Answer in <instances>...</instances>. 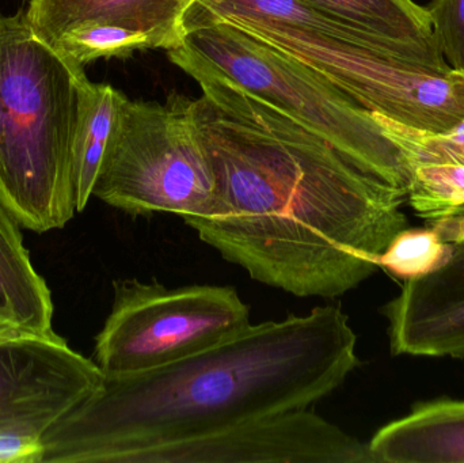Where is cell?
<instances>
[{
	"label": "cell",
	"instance_id": "1",
	"mask_svg": "<svg viewBox=\"0 0 464 463\" xmlns=\"http://www.w3.org/2000/svg\"><path fill=\"white\" fill-rule=\"evenodd\" d=\"M169 59L203 95L192 114L217 201L185 223L256 282L300 298L359 287L408 228L406 193L365 173L321 136L253 97L185 45Z\"/></svg>",
	"mask_w": 464,
	"mask_h": 463
},
{
	"label": "cell",
	"instance_id": "2",
	"mask_svg": "<svg viewBox=\"0 0 464 463\" xmlns=\"http://www.w3.org/2000/svg\"><path fill=\"white\" fill-rule=\"evenodd\" d=\"M338 306L267 321L149 371L102 386L44 434L43 463H130L136 454L305 410L359 366Z\"/></svg>",
	"mask_w": 464,
	"mask_h": 463
},
{
	"label": "cell",
	"instance_id": "3",
	"mask_svg": "<svg viewBox=\"0 0 464 463\" xmlns=\"http://www.w3.org/2000/svg\"><path fill=\"white\" fill-rule=\"evenodd\" d=\"M86 78L26 11L0 15V201L27 230L63 228L78 214L72 151Z\"/></svg>",
	"mask_w": 464,
	"mask_h": 463
},
{
	"label": "cell",
	"instance_id": "4",
	"mask_svg": "<svg viewBox=\"0 0 464 463\" xmlns=\"http://www.w3.org/2000/svg\"><path fill=\"white\" fill-rule=\"evenodd\" d=\"M181 45L408 196L411 166L376 114L304 63L225 22L188 29Z\"/></svg>",
	"mask_w": 464,
	"mask_h": 463
},
{
	"label": "cell",
	"instance_id": "5",
	"mask_svg": "<svg viewBox=\"0 0 464 463\" xmlns=\"http://www.w3.org/2000/svg\"><path fill=\"white\" fill-rule=\"evenodd\" d=\"M192 103L176 92L163 103L122 95L92 196L133 217L208 215L217 178Z\"/></svg>",
	"mask_w": 464,
	"mask_h": 463
},
{
	"label": "cell",
	"instance_id": "6",
	"mask_svg": "<svg viewBox=\"0 0 464 463\" xmlns=\"http://www.w3.org/2000/svg\"><path fill=\"white\" fill-rule=\"evenodd\" d=\"M113 304L95 337L105 375L149 371L231 339L250 325V309L232 287L120 279Z\"/></svg>",
	"mask_w": 464,
	"mask_h": 463
},
{
	"label": "cell",
	"instance_id": "7",
	"mask_svg": "<svg viewBox=\"0 0 464 463\" xmlns=\"http://www.w3.org/2000/svg\"><path fill=\"white\" fill-rule=\"evenodd\" d=\"M304 63L360 105L401 124L443 133L464 120V75L411 64L378 49L269 22L230 21Z\"/></svg>",
	"mask_w": 464,
	"mask_h": 463
},
{
	"label": "cell",
	"instance_id": "8",
	"mask_svg": "<svg viewBox=\"0 0 464 463\" xmlns=\"http://www.w3.org/2000/svg\"><path fill=\"white\" fill-rule=\"evenodd\" d=\"M105 374L62 337L0 339V434L43 439L60 419L97 393Z\"/></svg>",
	"mask_w": 464,
	"mask_h": 463
},
{
	"label": "cell",
	"instance_id": "9",
	"mask_svg": "<svg viewBox=\"0 0 464 463\" xmlns=\"http://www.w3.org/2000/svg\"><path fill=\"white\" fill-rule=\"evenodd\" d=\"M378 463L360 442L316 413L288 410L225 431L136 454L130 463Z\"/></svg>",
	"mask_w": 464,
	"mask_h": 463
},
{
	"label": "cell",
	"instance_id": "10",
	"mask_svg": "<svg viewBox=\"0 0 464 463\" xmlns=\"http://www.w3.org/2000/svg\"><path fill=\"white\" fill-rule=\"evenodd\" d=\"M428 225L450 246L435 271L405 280L384 306L392 355L464 358V208Z\"/></svg>",
	"mask_w": 464,
	"mask_h": 463
},
{
	"label": "cell",
	"instance_id": "11",
	"mask_svg": "<svg viewBox=\"0 0 464 463\" xmlns=\"http://www.w3.org/2000/svg\"><path fill=\"white\" fill-rule=\"evenodd\" d=\"M196 0H30L26 15L48 43L83 24H108L146 33L155 49L184 41V15Z\"/></svg>",
	"mask_w": 464,
	"mask_h": 463
},
{
	"label": "cell",
	"instance_id": "12",
	"mask_svg": "<svg viewBox=\"0 0 464 463\" xmlns=\"http://www.w3.org/2000/svg\"><path fill=\"white\" fill-rule=\"evenodd\" d=\"M419 67L450 72L427 7L413 0H302Z\"/></svg>",
	"mask_w": 464,
	"mask_h": 463
},
{
	"label": "cell",
	"instance_id": "13",
	"mask_svg": "<svg viewBox=\"0 0 464 463\" xmlns=\"http://www.w3.org/2000/svg\"><path fill=\"white\" fill-rule=\"evenodd\" d=\"M19 226L0 201V339L56 337L51 290L33 266Z\"/></svg>",
	"mask_w": 464,
	"mask_h": 463
},
{
	"label": "cell",
	"instance_id": "14",
	"mask_svg": "<svg viewBox=\"0 0 464 463\" xmlns=\"http://www.w3.org/2000/svg\"><path fill=\"white\" fill-rule=\"evenodd\" d=\"M378 463H464V402H420L370 442Z\"/></svg>",
	"mask_w": 464,
	"mask_h": 463
},
{
	"label": "cell",
	"instance_id": "15",
	"mask_svg": "<svg viewBox=\"0 0 464 463\" xmlns=\"http://www.w3.org/2000/svg\"><path fill=\"white\" fill-rule=\"evenodd\" d=\"M122 95L108 83H94L89 78L82 83L72 151L73 193L78 214L86 208L92 196Z\"/></svg>",
	"mask_w": 464,
	"mask_h": 463
},
{
	"label": "cell",
	"instance_id": "16",
	"mask_svg": "<svg viewBox=\"0 0 464 463\" xmlns=\"http://www.w3.org/2000/svg\"><path fill=\"white\" fill-rule=\"evenodd\" d=\"M51 43L83 67L95 60L125 59L135 52L155 49L146 33L108 24H79Z\"/></svg>",
	"mask_w": 464,
	"mask_h": 463
},
{
	"label": "cell",
	"instance_id": "17",
	"mask_svg": "<svg viewBox=\"0 0 464 463\" xmlns=\"http://www.w3.org/2000/svg\"><path fill=\"white\" fill-rule=\"evenodd\" d=\"M411 206L425 219H438L464 208L462 163H417L411 168Z\"/></svg>",
	"mask_w": 464,
	"mask_h": 463
},
{
	"label": "cell",
	"instance_id": "18",
	"mask_svg": "<svg viewBox=\"0 0 464 463\" xmlns=\"http://www.w3.org/2000/svg\"><path fill=\"white\" fill-rule=\"evenodd\" d=\"M450 256V246L430 225L405 228L379 257V268L398 279H417L438 269Z\"/></svg>",
	"mask_w": 464,
	"mask_h": 463
},
{
	"label": "cell",
	"instance_id": "19",
	"mask_svg": "<svg viewBox=\"0 0 464 463\" xmlns=\"http://www.w3.org/2000/svg\"><path fill=\"white\" fill-rule=\"evenodd\" d=\"M376 117L386 135L400 147L411 168L417 163L464 165V120L447 132L433 133L408 127L381 114Z\"/></svg>",
	"mask_w": 464,
	"mask_h": 463
},
{
	"label": "cell",
	"instance_id": "20",
	"mask_svg": "<svg viewBox=\"0 0 464 463\" xmlns=\"http://www.w3.org/2000/svg\"><path fill=\"white\" fill-rule=\"evenodd\" d=\"M427 8L444 60L464 75V0H433Z\"/></svg>",
	"mask_w": 464,
	"mask_h": 463
}]
</instances>
